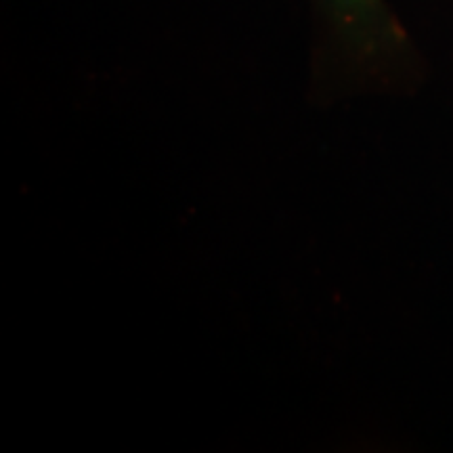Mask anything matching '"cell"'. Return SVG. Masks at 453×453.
Masks as SVG:
<instances>
[{"label": "cell", "mask_w": 453, "mask_h": 453, "mask_svg": "<svg viewBox=\"0 0 453 453\" xmlns=\"http://www.w3.org/2000/svg\"><path fill=\"white\" fill-rule=\"evenodd\" d=\"M327 24L338 34V41L350 59L373 57L396 49L403 32L390 19L382 0H319Z\"/></svg>", "instance_id": "6da1fadb"}]
</instances>
